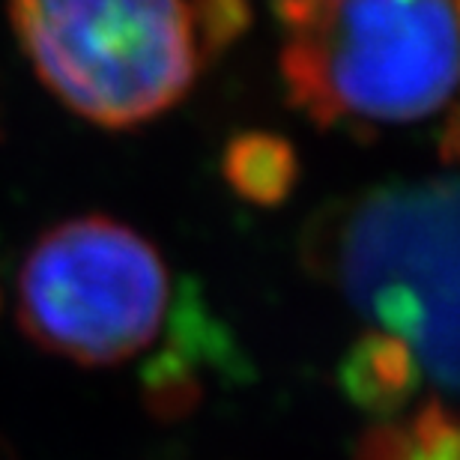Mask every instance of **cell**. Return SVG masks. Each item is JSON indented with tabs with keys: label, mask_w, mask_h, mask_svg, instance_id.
<instances>
[{
	"label": "cell",
	"mask_w": 460,
	"mask_h": 460,
	"mask_svg": "<svg viewBox=\"0 0 460 460\" xmlns=\"http://www.w3.org/2000/svg\"><path fill=\"white\" fill-rule=\"evenodd\" d=\"M171 279L159 248L108 216L45 230L18 272V326L36 347L108 367L162 332Z\"/></svg>",
	"instance_id": "277c9868"
},
{
	"label": "cell",
	"mask_w": 460,
	"mask_h": 460,
	"mask_svg": "<svg viewBox=\"0 0 460 460\" xmlns=\"http://www.w3.org/2000/svg\"><path fill=\"white\" fill-rule=\"evenodd\" d=\"M308 252L374 329L403 338L421 371L457 389V182H392L329 207Z\"/></svg>",
	"instance_id": "3957f363"
},
{
	"label": "cell",
	"mask_w": 460,
	"mask_h": 460,
	"mask_svg": "<svg viewBox=\"0 0 460 460\" xmlns=\"http://www.w3.org/2000/svg\"><path fill=\"white\" fill-rule=\"evenodd\" d=\"M225 180L252 204H281L296 182L293 146L275 135H239L225 153Z\"/></svg>",
	"instance_id": "8992f818"
},
{
	"label": "cell",
	"mask_w": 460,
	"mask_h": 460,
	"mask_svg": "<svg viewBox=\"0 0 460 460\" xmlns=\"http://www.w3.org/2000/svg\"><path fill=\"white\" fill-rule=\"evenodd\" d=\"M45 87L78 117L128 128L177 105L243 31V0H9Z\"/></svg>",
	"instance_id": "6da1fadb"
},
{
	"label": "cell",
	"mask_w": 460,
	"mask_h": 460,
	"mask_svg": "<svg viewBox=\"0 0 460 460\" xmlns=\"http://www.w3.org/2000/svg\"><path fill=\"white\" fill-rule=\"evenodd\" d=\"M288 99L317 126L434 117L457 81L455 0H279Z\"/></svg>",
	"instance_id": "7a4b0ae2"
},
{
	"label": "cell",
	"mask_w": 460,
	"mask_h": 460,
	"mask_svg": "<svg viewBox=\"0 0 460 460\" xmlns=\"http://www.w3.org/2000/svg\"><path fill=\"white\" fill-rule=\"evenodd\" d=\"M416 446H412L410 425H398V421H380L367 434L358 439L356 460H412Z\"/></svg>",
	"instance_id": "52a82bcc"
},
{
	"label": "cell",
	"mask_w": 460,
	"mask_h": 460,
	"mask_svg": "<svg viewBox=\"0 0 460 460\" xmlns=\"http://www.w3.org/2000/svg\"><path fill=\"white\" fill-rule=\"evenodd\" d=\"M419 380L421 365L412 347L383 329H367L338 365L344 398L376 419H389L407 407L419 392Z\"/></svg>",
	"instance_id": "5b68a950"
},
{
	"label": "cell",
	"mask_w": 460,
	"mask_h": 460,
	"mask_svg": "<svg viewBox=\"0 0 460 460\" xmlns=\"http://www.w3.org/2000/svg\"><path fill=\"white\" fill-rule=\"evenodd\" d=\"M412 460H421V457H419V455H412Z\"/></svg>",
	"instance_id": "ba28073f"
}]
</instances>
